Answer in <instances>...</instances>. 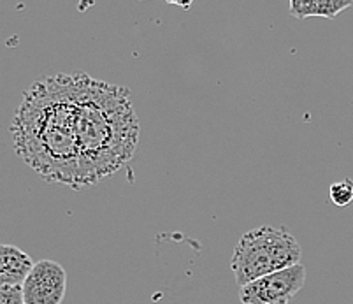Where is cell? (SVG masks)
Listing matches in <instances>:
<instances>
[{"label": "cell", "mask_w": 353, "mask_h": 304, "mask_svg": "<svg viewBox=\"0 0 353 304\" xmlns=\"http://www.w3.org/2000/svg\"><path fill=\"white\" fill-rule=\"evenodd\" d=\"M11 136L16 155L44 181L79 190L76 76L32 83L12 116Z\"/></svg>", "instance_id": "cell-1"}, {"label": "cell", "mask_w": 353, "mask_h": 304, "mask_svg": "<svg viewBox=\"0 0 353 304\" xmlns=\"http://www.w3.org/2000/svg\"><path fill=\"white\" fill-rule=\"evenodd\" d=\"M78 85L79 188L120 171L139 145V120L130 90L74 72Z\"/></svg>", "instance_id": "cell-2"}, {"label": "cell", "mask_w": 353, "mask_h": 304, "mask_svg": "<svg viewBox=\"0 0 353 304\" xmlns=\"http://www.w3.org/2000/svg\"><path fill=\"white\" fill-rule=\"evenodd\" d=\"M301 255L303 248L287 227L262 225L241 236L230 267L241 289L259 278L301 264Z\"/></svg>", "instance_id": "cell-3"}, {"label": "cell", "mask_w": 353, "mask_h": 304, "mask_svg": "<svg viewBox=\"0 0 353 304\" xmlns=\"http://www.w3.org/2000/svg\"><path fill=\"white\" fill-rule=\"evenodd\" d=\"M306 283V267L295 264L252 281L239 289L243 304H288Z\"/></svg>", "instance_id": "cell-4"}, {"label": "cell", "mask_w": 353, "mask_h": 304, "mask_svg": "<svg viewBox=\"0 0 353 304\" xmlns=\"http://www.w3.org/2000/svg\"><path fill=\"white\" fill-rule=\"evenodd\" d=\"M25 304H62L67 290V273L59 262H35L21 285Z\"/></svg>", "instance_id": "cell-5"}, {"label": "cell", "mask_w": 353, "mask_h": 304, "mask_svg": "<svg viewBox=\"0 0 353 304\" xmlns=\"http://www.w3.org/2000/svg\"><path fill=\"white\" fill-rule=\"evenodd\" d=\"M30 255L14 245H0V285L21 287L34 267Z\"/></svg>", "instance_id": "cell-6"}, {"label": "cell", "mask_w": 353, "mask_h": 304, "mask_svg": "<svg viewBox=\"0 0 353 304\" xmlns=\"http://www.w3.org/2000/svg\"><path fill=\"white\" fill-rule=\"evenodd\" d=\"M352 4V0H292L290 16H294L297 20H306V18H313V16L332 20Z\"/></svg>", "instance_id": "cell-7"}, {"label": "cell", "mask_w": 353, "mask_h": 304, "mask_svg": "<svg viewBox=\"0 0 353 304\" xmlns=\"http://www.w3.org/2000/svg\"><path fill=\"white\" fill-rule=\"evenodd\" d=\"M330 199L336 206H346L353 201V181L350 178L330 185Z\"/></svg>", "instance_id": "cell-8"}, {"label": "cell", "mask_w": 353, "mask_h": 304, "mask_svg": "<svg viewBox=\"0 0 353 304\" xmlns=\"http://www.w3.org/2000/svg\"><path fill=\"white\" fill-rule=\"evenodd\" d=\"M0 304H25L21 287L0 285Z\"/></svg>", "instance_id": "cell-9"}]
</instances>
